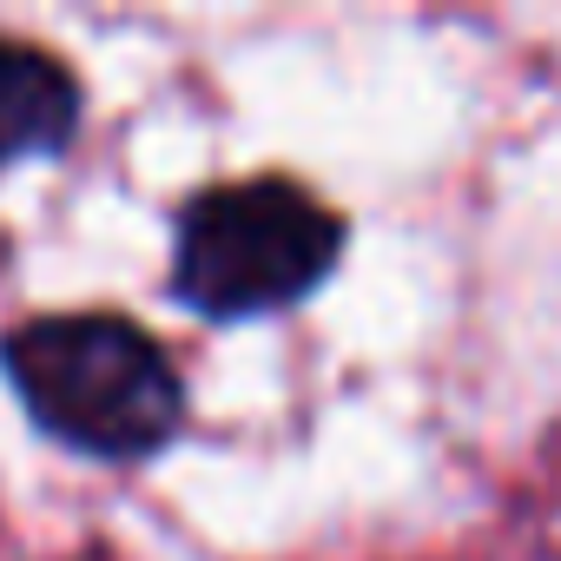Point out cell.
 I'll return each mask as SVG.
<instances>
[{"label":"cell","instance_id":"obj_1","mask_svg":"<svg viewBox=\"0 0 561 561\" xmlns=\"http://www.w3.org/2000/svg\"><path fill=\"white\" fill-rule=\"evenodd\" d=\"M0 370L47 436L93 456H152L185 416V383L159 337L113 311L27 318L0 337Z\"/></svg>","mask_w":561,"mask_h":561},{"label":"cell","instance_id":"obj_2","mask_svg":"<svg viewBox=\"0 0 561 561\" xmlns=\"http://www.w3.org/2000/svg\"><path fill=\"white\" fill-rule=\"evenodd\" d=\"M344 251V218L291 179H238L185 205L172 291L205 318H264L318 291Z\"/></svg>","mask_w":561,"mask_h":561},{"label":"cell","instance_id":"obj_3","mask_svg":"<svg viewBox=\"0 0 561 561\" xmlns=\"http://www.w3.org/2000/svg\"><path fill=\"white\" fill-rule=\"evenodd\" d=\"M73 126H80L73 73L27 41H0V165L60 152Z\"/></svg>","mask_w":561,"mask_h":561}]
</instances>
